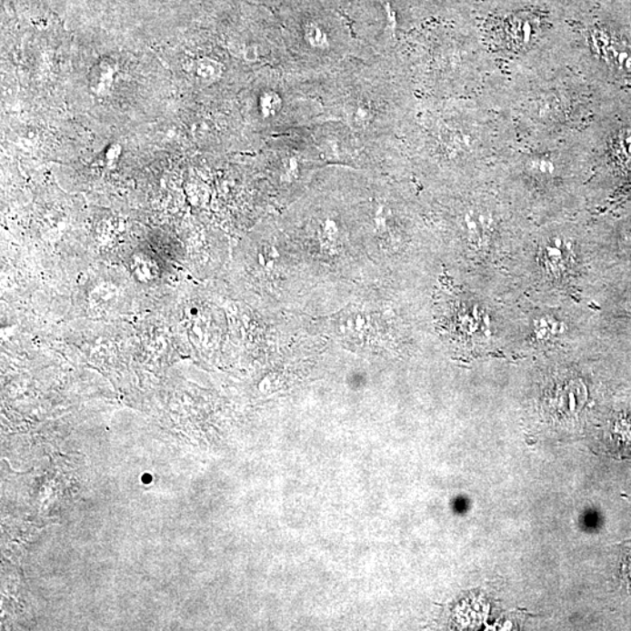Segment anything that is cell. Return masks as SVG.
Here are the masks:
<instances>
[{"label": "cell", "mask_w": 631, "mask_h": 631, "mask_svg": "<svg viewBox=\"0 0 631 631\" xmlns=\"http://www.w3.org/2000/svg\"><path fill=\"white\" fill-rule=\"evenodd\" d=\"M348 117L352 125L365 126L371 121V108L363 102L354 104L348 108Z\"/></svg>", "instance_id": "obj_5"}, {"label": "cell", "mask_w": 631, "mask_h": 631, "mask_svg": "<svg viewBox=\"0 0 631 631\" xmlns=\"http://www.w3.org/2000/svg\"><path fill=\"white\" fill-rule=\"evenodd\" d=\"M596 47L604 53L607 59L618 69L625 72H631V52L628 48L622 46L618 41H614L605 32L596 31L594 35Z\"/></svg>", "instance_id": "obj_2"}, {"label": "cell", "mask_w": 631, "mask_h": 631, "mask_svg": "<svg viewBox=\"0 0 631 631\" xmlns=\"http://www.w3.org/2000/svg\"><path fill=\"white\" fill-rule=\"evenodd\" d=\"M616 153L620 158L631 161V131H626L617 141Z\"/></svg>", "instance_id": "obj_8"}, {"label": "cell", "mask_w": 631, "mask_h": 631, "mask_svg": "<svg viewBox=\"0 0 631 631\" xmlns=\"http://www.w3.org/2000/svg\"><path fill=\"white\" fill-rule=\"evenodd\" d=\"M261 112L265 117L274 116L280 112L282 102L277 94L269 92L264 94L260 101Z\"/></svg>", "instance_id": "obj_6"}, {"label": "cell", "mask_w": 631, "mask_h": 631, "mask_svg": "<svg viewBox=\"0 0 631 631\" xmlns=\"http://www.w3.org/2000/svg\"><path fill=\"white\" fill-rule=\"evenodd\" d=\"M465 227L468 233L469 240L481 245L489 239L491 231H493V223L485 213L473 211L466 213Z\"/></svg>", "instance_id": "obj_3"}, {"label": "cell", "mask_w": 631, "mask_h": 631, "mask_svg": "<svg viewBox=\"0 0 631 631\" xmlns=\"http://www.w3.org/2000/svg\"><path fill=\"white\" fill-rule=\"evenodd\" d=\"M576 252L572 241L564 236H552L545 240L538 251V264L545 274L561 277L573 268Z\"/></svg>", "instance_id": "obj_1"}, {"label": "cell", "mask_w": 631, "mask_h": 631, "mask_svg": "<svg viewBox=\"0 0 631 631\" xmlns=\"http://www.w3.org/2000/svg\"><path fill=\"white\" fill-rule=\"evenodd\" d=\"M305 39L311 45V46L323 48L327 45L326 35L321 28L316 26L314 24L308 25L305 28Z\"/></svg>", "instance_id": "obj_7"}, {"label": "cell", "mask_w": 631, "mask_h": 631, "mask_svg": "<svg viewBox=\"0 0 631 631\" xmlns=\"http://www.w3.org/2000/svg\"><path fill=\"white\" fill-rule=\"evenodd\" d=\"M195 73L203 80L218 79L221 74V65L210 59L199 60L195 65Z\"/></svg>", "instance_id": "obj_4"}]
</instances>
